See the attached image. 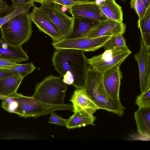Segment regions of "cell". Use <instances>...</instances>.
I'll return each instance as SVG.
<instances>
[{
  "mask_svg": "<svg viewBox=\"0 0 150 150\" xmlns=\"http://www.w3.org/2000/svg\"><path fill=\"white\" fill-rule=\"evenodd\" d=\"M74 18V22L72 32L65 38L85 37L88 32L99 22L83 17Z\"/></svg>",
  "mask_w": 150,
  "mask_h": 150,
  "instance_id": "cell-17",
  "label": "cell"
},
{
  "mask_svg": "<svg viewBox=\"0 0 150 150\" xmlns=\"http://www.w3.org/2000/svg\"><path fill=\"white\" fill-rule=\"evenodd\" d=\"M29 14L31 20L40 31L49 35L53 42H58L64 38V37L49 17L40 7L34 5Z\"/></svg>",
  "mask_w": 150,
  "mask_h": 150,
  "instance_id": "cell-9",
  "label": "cell"
},
{
  "mask_svg": "<svg viewBox=\"0 0 150 150\" xmlns=\"http://www.w3.org/2000/svg\"><path fill=\"white\" fill-rule=\"evenodd\" d=\"M36 68L32 62L19 64L10 67L1 69L12 73L14 75L20 76L23 78L32 72Z\"/></svg>",
  "mask_w": 150,
  "mask_h": 150,
  "instance_id": "cell-22",
  "label": "cell"
},
{
  "mask_svg": "<svg viewBox=\"0 0 150 150\" xmlns=\"http://www.w3.org/2000/svg\"><path fill=\"white\" fill-rule=\"evenodd\" d=\"M134 117L137 131L141 135L150 138V108H139L135 112Z\"/></svg>",
  "mask_w": 150,
  "mask_h": 150,
  "instance_id": "cell-18",
  "label": "cell"
},
{
  "mask_svg": "<svg viewBox=\"0 0 150 150\" xmlns=\"http://www.w3.org/2000/svg\"><path fill=\"white\" fill-rule=\"evenodd\" d=\"M126 25L123 22H118L108 18L99 21L87 33L85 37H99L112 36L125 32Z\"/></svg>",
  "mask_w": 150,
  "mask_h": 150,
  "instance_id": "cell-10",
  "label": "cell"
},
{
  "mask_svg": "<svg viewBox=\"0 0 150 150\" xmlns=\"http://www.w3.org/2000/svg\"><path fill=\"white\" fill-rule=\"evenodd\" d=\"M8 97L5 96L0 94V99L4 100L8 98Z\"/></svg>",
  "mask_w": 150,
  "mask_h": 150,
  "instance_id": "cell-37",
  "label": "cell"
},
{
  "mask_svg": "<svg viewBox=\"0 0 150 150\" xmlns=\"http://www.w3.org/2000/svg\"><path fill=\"white\" fill-rule=\"evenodd\" d=\"M111 36L65 38L59 41L53 42L52 45L56 50L70 49L84 52L94 51L104 47Z\"/></svg>",
  "mask_w": 150,
  "mask_h": 150,
  "instance_id": "cell-7",
  "label": "cell"
},
{
  "mask_svg": "<svg viewBox=\"0 0 150 150\" xmlns=\"http://www.w3.org/2000/svg\"><path fill=\"white\" fill-rule=\"evenodd\" d=\"M120 66L114 67L107 71L103 75V81L104 88L112 99L120 100L119 91L122 73Z\"/></svg>",
  "mask_w": 150,
  "mask_h": 150,
  "instance_id": "cell-13",
  "label": "cell"
},
{
  "mask_svg": "<svg viewBox=\"0 0 150 150\" xmlns=\"http://www.w3.org/2000/svg\"><path fill=\"white\" fill-rule=\"evenodd\" d=\"M18 64V63L0 59V69L7 68L16 65Z\"/></svg>",
  "mask_w": 150,
  "mask_h": 150,
  "instance_id": "cell-30",
  "label": "cell"
},
{
  "mask_svg": "<svg viewBox=\"0 0 150 150\" xmlns=\"http://www.w3.org/2000/svg\"><path fill=\"white\" fill-rule=\"evenodd\" d=\"M123 2H125V1L127 0H120Z\"/></svg>",
  "mask_w": 150,
  "mask_h": 150,
  "instance_id": "cell-39",
  "label": "cell"
},
{
  "mask_svg": "<svg viewBox=\"0 0 150 150\" xmlns=\"http://www.w3.org/2000/svg\"><path fill=\"white\" fill-rule=\"evenodd\" d=\"M50 114V116L48 121V123L66 126L68 119H63L57 115L54 112H51Z\"/></svg>",
  "mask_w": 150,
  "mask_h": 150,
  "instance_id": "cell-28",
  "label": "cell"
},
{
  "mask_svg": "<svg viewBox=\"0 0 150 150\" xmlns=\"http://www.w3.org/2000/svg\"><path fill=\"white\" fill-rule=\"evenodd\" d=\"M130 5L131 8L133 9L137 14L139 18L143 16L147 9L142 0H131Z\"/></svg>",
  "mask_w": 150,
  "mask_h": 150,
  "instance_id": "cell-27",
  "label": "cell"
},
{
  "mask_svg": "<svg viewBox=\"0 0 150 150\" xmlns=\"http://www.w3.org/2000/svg\"><path fill=\"white\" fill-rule=\"evenodd\" d=\"M13 74L9 72L0 69V79L9 76Z\"/></svg>",
  "mask_w": 150,
  "mask_h": 150,
  "instance_id": "cell-32",
  "label": "cell"
},
{
  "mask_svg": "<svg viewBox=\"0 0 150 150\" xmlns=\"http://www.w3.org/2000/svg\"><path fill=\"white\" fill-rule=\"evenodd\" d=\"M74 114L68 119L66 127L69 129L79 128L87 125H94L96 117L82 109L73 111Z\"/></svg>",
  "mask_w": 150,
  "mask_h": 150,
  "instance_id": "cell-16",
  "label": "cell"
},
{
  "mask_svg": "<svg viewBox=\"0 0 150 150\" xmlns=\"http://www.w3.org/2000/svg\"><path fill=\"white\" fill-rule=\"evenodd\" d=\"M61 9L63 12H65L67 11L68 12L69 11V10L68 8L65 6H62L61 7Z\"/></svg>",
  "mask_w": 150,
  "mask_h": 150,
  "instance_id": "cell-36",
  "label": "cell"
},
{
  "mask_svg": "<svg viewBox=\"0 0 150 150\" xmlns=\"http://www.w3.org/2000/svg\"><path fill=\"white\" fill-rule=\"evenodd\" d=\"M142 1L147 9L150 6V0H142Z\"/></svg>",
  "mask_w": 150,
  "mask_h": 150,
  "instance_id": "cell-34",
  "label": "cell"
},
{
  "mask_svg": "<svg viewBox=\"0 0 150 150\" xmlns=\"http://www.w3.org/2000/svg\"><path fill=\"white\" fill-rule=\"evenodd\" d=\"M80 1L79 0H45L43 1L54 3L61 6H66L69 9V12L73 6Z\"/></svg>",
  "mask_w": 150,
  "mask_h": 150,
  "instance_id": "cell-29",
  "label": "cell"
},
{
  "mask_svg": "<svg viewBox=\"0 0 150 150\" xmlns=\"http://www.w3.org/2000/svg\"><path fill=\"white\" fill-rule=\"evenodd\" d=\"M135 103L140 108H150V85L137 96Z\"/></svg>",
  "mask_w": 150,
  "mask_h": 150,
  "instance_id": "cell-26",
  "label": "cell"
},
{
  "mask_svg": "<svg viewBox=\"0 0 150 150\" xmlns=\"http://www.w3.org/2000/svg\"><path fill=\"white\" fill-rule=\"evenodd\" d=\"M69 12L74 17H83L98 21L107 19L95 2L81 1L73 6Z\"/></svg>",
  "mask_w": 150,
  "mask_h": 150,
  "instance_id": "cell-11",
  "label": "cell"
},
{
  "mask_svg": "<svg viewBox=\"0 0 150 150\" xmlns=\"http://www.w3.org/2000/svg\"><path fill=\"white\" fill-rule=\"evenodd\" d=\"M132 53L129 48L105 50L102 54L87 59L89 67L103 74L108 70L121 64Z\"/></svg>",
  "mask_w": 150,
  "mask_h": 150,
  "instance_id": "cell-6",
  "label": "cell"
},
{
  "mask_svg": "<svg viewBox=\"0 0 150 150\" xmlns=\"http://www.w3.org/2000/svg\"><path fill=\"white\" fill-rule=\"evenodd\" d=\"M99 8L107 18L122 22L123 13L122 7L115 0H103L98 4Z\"/></svg>",
  "mask_w": 150,
  "mask_h": 150,
  "instance_id": "cell-19",
  "label": "cell"
},
{
  "mask_svg": "<svg viewBox=\"0 0 150 150\" xmlns=\"http://www.w3.org/2000/svg\"><path fill=\"white\" fill-rule=\"evenodd\" d=\"M90 99L102 109L122 116L125 108L120 100L112 98L106 91L103 83L102 74L89 67L83 88Z\"/></svg>",
  "mask_w": 150,
  "mask_h": 150,
  "instance_id": "cell-2",
  "label": "cell"
},
{
  "mask_svg": "<svg viewBox=\"0 0 150 150\" xmlns=\"http://www.w3.org/2000/svg\"><path fill=\"white\" fill-rule=\"evenodd\" d=\"M40 4V7L51 19L64 38H67L72 32L74 17H70L63 12L61 5L58 4L45 1Z\"/></svg>",
  "mask_w": 150,
  "mask_h": 150,
  "instance_id": "cell-8",
  "label": "cell"
},
{
  "mask_svg": "<svg viewBox=\"0 0 150 150\" xmlns=\"http://www.w3.org/2000/svg\"><path fill=\"white\" fill-rule=\"evenodd\" d=\"M84 52L78 50H56L52 59L55 70L63 77V81L76 89L83 88L89 68Z\"/></svg>",
  "mask_w": 150,
  "mask_h": 150,
  "instance_id": "cell-1",
  "label": "cell"
},
{
  "mask_svg": "<svg viewBox=\"0 0 150 150\" xmlns=\"http://www.w3.org/2000/svg\"><path fill=\"white\" fill-rule=\"evenodd\" d=\"M34 5V3H21L13 5V10L5 16L0 18V28L16 16L25 11H29L30 8Z\"/></svg>",
  "mask_w": 150,
  "mask_h": 150,
  "instance_id": "cell-23",
  "label": "cell"
},
{
  "mask_svg": "<svg viewBox=\"0 0 150 150\" xmlns=\"http://www.w3.org/2000/svg\"><path fill=\"white\" fill-rule=\"evenodd\" d=\"M16 99L18 106L15 113L25 118L36 117L57 110H67L73 111V110L72 105H71L45 103L34 99L32 97L25 96L21 94Z\"/></svg>",
  "mask_w": 150,
  "mask_h": 150,
  "instance_id": "cell-5",
  "label": "cell"
},
{
  "mask_svg": "<svg viewBox=\"0 0 150 150\" xmlns=\"http://www.w3.org/2000/svg\"><path fill=\"white\" fill-rule=\"evenodd\" d=\"M23 78L13 75L0 79V94L8 97L17 93Z\"/></svg>",
  "mask_w": 150,
  "mask_h": 150,
  "instance_id": "cell-20",
  "label": "cell"
},
{
  "mask_svg": "<svg viewBox=\"0 0 150 150\" xmlns=\"http://www.w3.org/2000/svg\"><path fill=\"white\" fill-rule=\"evenodd\" d=\"M0 59L19 64L27 61L28 57L22 46H13L0 39Z\"/></svg>",
  "mask_w": 150,
  "mask_h": 150,
  "instance_id": "cell-14",
  "label": "cell"
},
{
  "mask_svg": "<svg viewBox=\"0 0 150 150\" xmlns=\"http://www.w3.org/2000/svg\"><path fill=\"white\" fill-rule=\"evenodd\" d=\"M150 51L147 50L141 39L140 50L134 54V58L138 64L141 93L150 85Z\"/></svg>",
  "mask_w": 150,
  "mask_h": 150,
  "instance_id": "cell-12",
  "label": "cell"
},
{
  "mask_svg": "<svg viewBox=\"0 0 150 150\" xmlns=\"http://www.w3.org/2000/svg\"><path fill=\"white\" fill-rule=\"evenodd\" d=\"M33 2H36L39 3H41L44 1L45 0H31Z\"/></svg>",
  "mask_w": 150,
  "mask_h": 150,
  "instance_id": "cell-38",
  "label": "cell"
},
{
  "mask_svg": "<svg viewBox=\"0 0 150 150\" xmlns=\"http://www.w3.org/2000/svg\"><path fill=\"white\" fill-rule=\"evenodd\" d=\"M20 95V93H16L3 100L1 105L2 108L9 112L15 113L18 106V103L16 98Z\"/></svg>",
  "mask_w": 150,
  "mask_h": 150,
  "instance_id": "cell-25",
  "label": "cell"
},
{
  "mask_svg": "<svg viewBox=\"0 0 150 150\" xmlns=\"http://www.w3.org/2000/svg\"><path fill=\"white\" fill-rule=\"evenodd\" d=\"M70 100L72 103L73 111L82 109L93 115L99 108L90 99L84 88L76 89Z\"/></svg>",
  "mask_w": 150,
  "mask_h": 150,
  "instance_id": "cell-15",
  "label": "cell"
},
{
  "mask_svg": "<svg viewBox=\"0 0 150 150\" xmlns=\"http://www.w3.org/2000/svg\"><path fill=\"white\" fill-rule=\"evenodd\" d=\"M62 76L50 75L36 86L32 97L45 103L54 105L64 104L67 84Z\"/></svg>",
  "mask_w": 150,
  "mask_h": 150,
  "instance_id": "cell-4",
  "label": "cell"
},
{
  "mask_svg": "<svg viewBox=\"0 0 150 150\" xmlns=\"http://www.w3.org/2000/svg\"><path fill=\"white\" fill-rule=\"evenodd\" d=\"M10 9L9 6L5 1L0 0V13L8 11Z\"/></svg>",
  "mask_w": 150,
  "mask_h": 150,
  "instance_id": "cell-31",
  "label": "cell"
},
{
  "mask_svg": "<svg viewBox=\"0 0 150 150\" xmlns=\"http://www.w3.org/2000/svg\"><path fill=\"white\" fill-rule=\"evenodd\" d=\"M13 5L21 3H34L31 0H11Z\"/></svg>",
  "mask_w": 150,
  "mask_h": 150,
  "instance_id": "cell-33",
  "label": "cell"
},
{
  "mask_svg": "<svg viewBox=\"0 0 150 150\" xmlns=\"http://www.w3.org/2000/svg\"><path fill=\"white\" fill-rule=\"evenodd\" d=\"M105 50L128 48L123 35L117 34L112 36L104 46Z\"/></svg>",
  "mask_w": 150,
  "mask_h": 150,
  "instance_id": "cell-24",
  "label": "cell"
},
{
  "mask_svg": "<svg viewBox=\"0 0 150 150\" xmlns=\"http://www.w3.org/2000/svg\"><path fill=\"white\" fill-rule=\"evenodd\" d=\"M80 1H91L95 2L98 4L100 3L103 0H79Z\"/></svg>",
  "mask_w": 150,
  "mask_h": 150,
  "instance_id": "cell-35",
  "label": "cell"
},
{
  "mask_svg": "<svg viewBox=\"0 0 150 150\" xmlns=\"http://www.w3.org/2000/svg\"><path fill=\"white\" fill-rule=\"evenodd\" d=\"M29 13L25 11L18 14L1 26V38L16 47L22 46L27 42L33 32Z\"/></svg>",
  "mask_w": 150,
  "mask_h": 150,
  "instance_id": "cell-3",
  "label": "cell"
},
{
  "mask_svg": "<svg viewBox=\"0 0 150 150\" xmlns=\"http://www.w3.org/2000/svg\"><path fill=\"white\" fill-rule=\"evenodd\" d=\"M138 28L141 35V39L148 51L150 50V6L147 9L143 16L139 18Z\"/></svg>",
  "mask_w": 150,
  "mask_h": 150,
  "instance_id": "cell-21",
  "label": "cell"
}]
</instances>
